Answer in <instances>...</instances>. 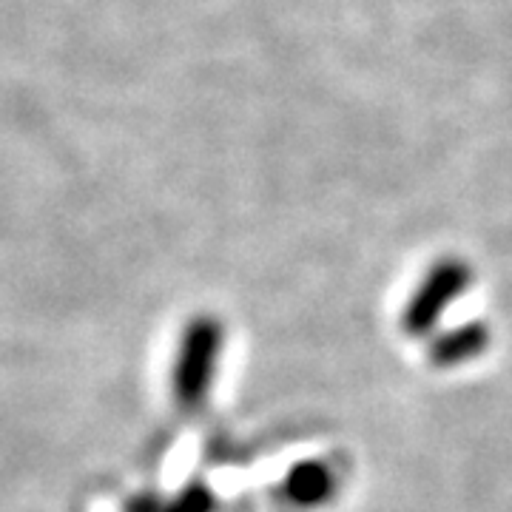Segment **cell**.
I'll list each match as a JSON object with an SVG mask.
<instances>
[{"instance_id": "obj_5", "label": "cell", "mask_w": 512, "mask_h": 512, "mask_svg": "<svg viewBox=\"0 0 512 512\" xmlns=\"http://www.w3.org/2000/svg\"><path fill=\"white\" fill-rule=\"evenodd\" d=\"M217 510V498L208 490V484L191 481L180 493L174 495L168 504H163V512H214Z\"/></svg>"}, {"instance_id": "obj_1", "label": "cell", "mask_w": 512, "mask_h": 512, "mask_svg": "<svg viewBox=\"0 0 512 512\" xmlns=\"http://www.w3.org/2000/svg\"><path fill=\"white\" fill-rule=\"evenodd\" d=\"M222 350H225V325L220 319L211 313L191 316L180 333L174 367H171V393L183 410H200L211 396Z\"/></svg>"}, {"instance_id": "obj_4", "label": "cell", "mask_w": 512, "mask_h": 512, "mask_svg": "<svg viewBox=\"0 0 512 512\" xmlns=\"http://www.w3.org/2000/svg\"><path fill=\"white\" fill-rule=\"evenodd\" d=\"M336 493V473L319 458L296 461L282 478V495L285 501L299 510H316L328 504Z\"/></svg>"}, {"instance_id": "obj_6", "label": "cell", "mask_w": 512, "mask_h": 512, "mask_svg": "<svg viewBox=\"0 0 512 512\" xmlns=\"http://www.w3.org/2000/svg\"><path fill=\"white\" fill-rule=\"evenodd\" d=\"M126 512H163V501L157 495H137L126 504Z\"/></svg>"}, {"instance_id": "obj_3", "label": "cell", "mask_w": 512, "mask_h": 512, "mask_svg": "<svg viewBox=\"0 0 512 512\" xmlns=\"http://www.w3.org/2000/svg\"><path fill=\"white\" fill-rule=\"evenodd\" d=\"M490 339H493L490 325L481 319H473V322H464V325L436 333L427 342V359H430V365L441 367V370L461 367L478 359L484 350L490 348Z\"/></svg>"}, {"instance_id": "obj_2", "label": "cell", "mask_w": 512, "mask_h": 512, "mask_svg": "<svg viewBox=\"0 0 512 512\" xmlns=\"http://www.w3.org/2000/svg\"><path fill=\"white\" fill-rule=\"evenodd\" d=\"M470 285H473V268L461 256H444L433 262L404 302L402 319H399L404 336L410 339L433 336L444 313L456 305L464 291H470Z\"/></svg>"}]
</instances>
